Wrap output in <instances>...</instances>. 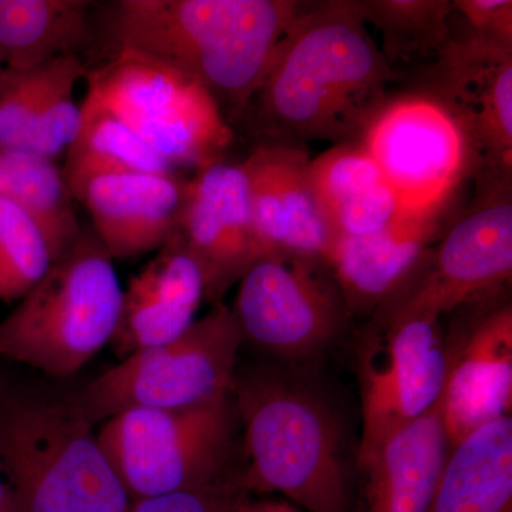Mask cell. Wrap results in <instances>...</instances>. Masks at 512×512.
<instances>
[{"label":"cell","instance_id":"9","mask_svg":"<svg viewBox=\"0 0 512 512\" xmlns=\"http://www.w3.org/2000/svg\"><path fill=\"white\" fill-rule=\"evenodd\" d=\"M511 178L480 180L473 210L441 239L430 265L380 323L441 316L494 293L511 281Z\"/></svg>","mask_w":512,"mask_h":512},{"label":"cell","instance_id":"8","mask_svg":"<svg viewBox=\"0 0 512 512\" xmlns=\"http://www.w3.org/2000/svg\"><path fill=\"white\" fill-rule=\"evenodd\" d=\"M86 82L177 173L224 161L234 143L207 90L173 67L113 52L89 66Z\"/></svg>","mask_w":512,"mask_h":512},{"label":"cell","instance_id":"13","mask_svg":"<svg viewBox=\"0 0 512 512\" xmlns=\"http://www.w3.org/2000/svg\"><path fill=\"white\" fill-rule=\"evenodd\" d=\"M434 100L456 121L478 180L511 178L512 46L471 35L436 57Z\"/></svg>","mask_w":512,"mask_h":512},{"label":"cell","instance_id":"34","mask_svg":"<svg viewBox=\"0 0 512 512\" xmlns=\"http://www.w3.org/2000/svg\"><path fill=\"white\" fill-rule=\"evenodd\" d=\"M0 74H2V66H0Z\"/></svg>","mask_w":512,"mask_h":512},{"label":"cell","instance_id":"31","mask_svg":"<svg viewBox=\"0 0 512 512\" xmlns=\"http://www.w3.org/2000/svg\"><path fill=\"white\" fill-rule=\"evenodd\" d=\"M453 10L468 20L473 35L512 46L511 0H456Z\"/></svg>","mask_w":512,"mask_h":512},{"label":"cell","instance_id":"17","mask_svg":"<svg viewBox=\"0 0 512 512\" xmlns=\"http://www.w3.org/2000/svg\"><path fill=\"white\" fill-rule=\"evenodd\" d=\"M447 379L440 399L450 448L471 431L510 416L512 309L498 306L478 320L460 348L447 350Z\"/></svg>","mask_w":512,"mask_h":512},{"label":"cell","instance_id":"6","mask_svg":"<svg viewBox=\"0 0 512 512\" xmlns=\"http://www.w3.org/2000/svg\"><path fill=\"white\" fill-rule=\"evenodd\" d=\"M234 396L185 409H133L110 417L97 441L133 501L217 484L234 444Z\"/></svg>","mask_w":512,"mask_h":512},{"label":"cell","instance_id":"16","mask_svg":"<svg viewBox=\"0 0 512 512\" xmlns=\"http://www.w3.org/2000/svg\"><path fill=\"white\" fill-rule=\"evenodd\" d=\"M183 174L117 173L94 177L77 202L113 261L160 251L173 237L183 210Z\"/></svg>","mask_w":512,"mask_h":512},{"label":"cell","instance_id":"5","mask_svg":"<svg viewBox=\"0 0 512 512\" xmlns=\"http://www.w3.org/2000/svg\"><path fill=\"white\" fill-rule=\"evenodd\" d=\"M0 474L16 512H127L130 498L76 404L0 417Z\"/></svg>","mask_w":512,"mask_h":512},{"label":"cell","instance_id":"20","mask_svg":"<svg viewBox=\"0 0 512 512\" xmlns=\"http://www.w3.org/2000/svg\"><path fill=\"white\" fill-rule=\"evenodd\" d=\"M448 450L439 402L359 463L363 512H427Z\"/></svg>","mask_w":512,"mask_h":512},{"label":"cell","instance_id":"14","mask_svg":"<svg viewBox=\"0 0 512 512\" xmlns=\"http://www.w3.org/2000/svg\"><path fill=\"white\" fill-rule=\"evenodd\" d=\"M167 244L197 262L205 299L220 303L261 258L241 164L218 161L188 178L180 220Z\"/></svg>","mask_w":512,"mask_h":512},{"label":"cell","instance_id":"10","mask_svg":"<svg viewBox=\"0 0 512 512\" xmlns=\"http://www.w3.org/2000/svg\"><path fill=\"white\" fill-rule=\"evenodd\" d=\"M447 367L440 319L412 316L380 323L366 340L359 360V463L440 402Z\"/></svg>","mask_w":512,"mask_h":512},{"label":"cell","instance_id":"11","mask_svg":"<svg viewBox=\"0 0 512 512\" xmlns=\"http://www.w3.org/2000/svg\"><path fill=\"white\" fill-rule=\"evenodd\" d=\"M360 143L412 217H437L468 165L460 128L433 97L384 104Z\"/></svg>","mask_w":512,"mask_h":512},{"label":"cell","instance_id":"4","mask_svg":"<svg viewBox=\"0 0 512 512\" xmlns=\"http://www.w3.org/2000/svg\"><path fill=\"white\" fill-rule=\"evenodd\" d=\"M232 396L249 458L241 487L285 495L306 512H345L338 427L323 404L276 379L235 380Z\"/></svg>","mask_w":512,"mask_h":512},{"label":"cell","instance_id":"3","mask_svg":"<svg viewBox=\"0 0 512 512\" xmlns=\"http://www.w3.org/2000/svg\"><path fill=\"white\" fill-rule=\"evenodd\" d=\"M121 296L113 259L83 225L76 244L0 322V356L49 376H72L110 345Z\"/></svg>","mask_w":512,"mask_h":512},{"label":"cell","instance_id":"30","mask_svg":"<svg viewBox=\"0 0 512 512\" xmlns=\"http://www.w3.org/2000/svg\"><path fill=\"white\" fill-rule=\"evenodd\" d=\"M241 501L235 488L214 484L201 490L133 501L127 512H234Z\"/></svg>","mask_w":512,"mask_h":512},{"label":"cell","instance_id":"1","mask_svg":"<svg viewBox=\"0 0 512 512\" xmlns=\"http://www.w3.org/2000/svg\"><path fill=\"white\" fill-rule=\"evenodd\" d=\"M357 2L306 5L241 123L259 140H362L396 80Z\"/></svg>","mask_w":512,"mask_h":512},{"label":"cell","instance_id":"19","mask_svg":"<svg viewBox=\"0 0 512 512\" xmlns=\"http://www.w3.org/2000/svg\"><path fill=\"white\" fill-rule=\"evenodd\" d=\"M436 221L403 215L375 234L332 239L325 264L346 309L370 311L392 299L426 261Z\"/></svg>","mask_w":512,"mask_h":512},{"label":"cell","instance_id":"32","mask_svg":"<svg viewBox=\"0 0 512 512\" xmlns=\"http://www.w3.org/2000/svg\"><path fill=\"white\" fill-rule=\"evenodd\" d=\"M234 512H306L288 501H244Z\"/></svg>","mask_w":512,"mask_h":512},{"label":"cell","instance_id":"7","mask_svg":"<svg viewBox=\"0 0 512 512\" xmlns=\"http://www.w3.org/2000/svg\"><path fill=\"white\" fill-rule=\"evenodd\" d=\"M234 312L217 303L183 335L120 360L76 404L93 424L133 409H185L234 392L242 342Z\"/></svg>","mask_w":512,"mask_h":512},{"label":"cell","instance_id":"25","mask_svg":"<svg viewBox=\"0 0 512 512\" xmlns=\"http://www.w3.org/2000/svg\"><path fill=\"white\" fill-rule=\"evenodd\" d=\"M0 197L15 202L36 221L45 232L55 261L82 234L77 202L57 161L0 147Z\"/></svg>","mask_w":512,"mask_h":512},{"label":"cell","instance_id":"21","mask_svg":"<svg viewBox=\"0 0 512 512\" xmlns=\"http://www.w3.org/2000/svg\"><path fill=\"white\" fill-rule=\"evenodd\" d=\"M309 178L332 239L375 234L406 215L360 141L312 158Z\"/></svg>","mask_w":512,"mask_h":512},{"label":"cell","instance_id":"27","mask_svg":"<svg viewBox=\"0 0 512 512\" xmlns=\"http://www.w3.org/2000/svg\"><path fill=\"white\" fill-rule=\"evenodd\" d=\"M53 262L42 228L15 202L0 197V301H20Z\"/></svg>","mask_w":512,"mask_h":512},{"label":"cell","instance_id":"12","mask_svg":"<svg viewBox=\"0 0 512 512\" xmlns=\"http://www.w3.org/2000/svg\"><path fill=\"white\" fill-rule=\"evenodd\" d=\"M325 266L298 256L258 259L239 279L232 308L244 339L291 359L326 348L348 309Z\"/></svg>","mask_w":512,"mask_h":512},{"label":"cell","instance_id":"2","mask_svg":"<svg viewBox=\"0 0 512 512\" xmlns=\"http://www.w3.org/2000/svg\"><path fill=\"white\" fill-rule=\"evenodd\" d=\"M305 6L293 0L96 3L97 52L136 53L187 74L234 128Z\"/></svg>","mask_w":512,"mask_h":512},{"label":"cell","instance_id":"29","mask_svg":"<svg viewBox=\"0 0 512 512\" xmlns=\"http://www.w3.org/2000/svg\"><path fill=\"white\" fill-rule=\"evenodd\" d=\"M53 60L35 69H2L0 147L25 150L30 127L52 77Z\"/></svg>","mask_w":512,"mask_h":512},{"label":"cell","instance_id":"26","mask_svg":"<svg viewBox=\"0 0 512 512\" xmlns=\"http://www.w3.org/2000/svg\"><path fill=\"white\" fill-rule=\"evenodd\" d=\"M366 23L380 35V47L390 64L420 57H437L450 36L453 2L447 0H365L357 2Z\"/></svg>","mask_w":512,"mask_h":512},{"label":"cell","instance_id":"22","mask_svg":"<svg viewBox=\"0 0 512 512\" xmlns=\"http://www.w3.org/2000/svg\"><path fill=\"white\" fill-rule=\"evenodd\" d=\"M97 52L96 3L0 0V66L29 70L60 56Z\"/></svg>","mask_w":512,"mask_h":512},{"label":"cell","instance_id":"33","mask_svg":"<svg viewBox=\"0 0 512 512\" xmlns=\"http://www.w3.org/2000/svg\"><path fill=\"white\" fill-rule=\"evenodd\" d=\"M0 512H16L15 501L2 474H0Z\"/></svg>","mask_w":512,"mask_h":512},{"label":"cell","instance_id":"23","mask_svg":"<svg viewBox=\"0 0 512 512\" xmlns=\"http://www.w3.org/2000/svg\"><path fill=\"white\" fill-rule=\"evenodd\" d=\"M512 419L471 431L448 450L427 512H510Z\"/></svg>","mask_w":512,"mask_h":512},{"label":"cell","instance_id":"15","mask_svg":"<svg viewBox=\"0 0 512 512\" xmlns=\"http://www.w3.org/2000/svg\"><path fill=\"white\" fill-rule=\"evenodd\" d=\"M311 160L303 144L259 140L242 161L261 258L298 256L325 264L332 237L313 194Z\"/></svg>","mask_w":512,"mask_h":512},{"label":"cell","instance_id":"28","mask_svg":"<svg viewBox=\"0 0 512 512\" xmlns=\"http://www.w3.org/2000/svg\"><path fill=\"white\" fill-rule=\"evenodd\" d=\"M89 64L79 56L53 60L52 77L32 127L25 151L57 161L72 146L82 126V107L74 101V89L86 79Z\"/></svg>","mask_w":512,"mask_h":512},{"label":"cell","instance_id":"24","mask_svg":"<svg viewBox=\"0 0 512 512\" xmlns=\"http://www.w3.org/2000/svg\"><path fill=\"white\" fill-rule=\"evenodd\" d=\"M82 126L64 154L62 171L74 200L94 177L117 173H177L126 121L87 86Z\"/></svg>","mask_w":512,"mask_h":512},{"label":"cell","instance_id":"18","mask_svg":"<svg viewBox=\"0 0 512 512\" xmlns=\"http://www.w3.org/2000/svg\"><path fill=\"white\" fill-rule=\"evenodd\" d=\"M204 299L200 266L181 249L164 245L123 291L111 348L123 360L177 339L195 322Z\"/></svg>","mask_w":512,"mask_h":512}]
</instances>
